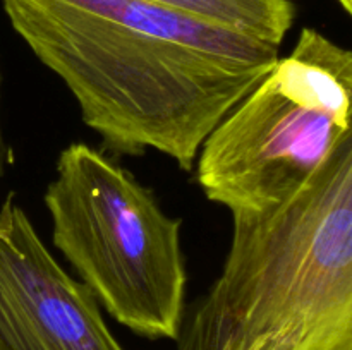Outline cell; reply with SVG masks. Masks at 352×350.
<instances>
[{
	"label": "cell",
	"mask_w": 352,
	"mask_h": 350,
	"mask_svg": "<svg viewBox=\"0 0 352 350\" xmlns=\"http://www.w3.org/2000/svg\"><path fill=\"white\" fill-rule=\"evenodd\" d=\"M113 154L155 150L195 168L199 148L280 58V47L150 0H2Z\"/></svg>",
	"instance_id": "cell-1"
},
{
	"label": "cell",
	"mask_w": 352,
	"mask_h": 350,
	"mask_svg": "<svg viewBox=\"0 0 352 350\" xmlns=\"http://www.w3.org/2000/svg\"><path fill=\"white\" fill-rule=\"evenodd\" d=\"M222 273L177 350H352V137L282 205L232 215Z\"/></svg>",
	"instance_id": "cell-2"
},
{
	"label": "cell",
	"mask_w": 352,
	"mask_h": 350,
	"mask_svg": "<svg viewBox=\"0 0 352 350\" xmlns=\"http://www.w3.org/2000/svg\"><path fill=\"white\" fill-rule=\"evenodd\" d=\"M43 201L52 242L96 302L138 335L177 340L188 287L182 220L119 161L81 141L58 153Z\"/></svg>",
	"instance_id": "cell-3"
},
{
	"label": "cell",
	"mask_w": 352,
	"mask_h": 350,
	"mask_svg": "<svg viewBox=\"0 0 352 350\" xmlns=\"http://www.w3.org/2000/svg\"><path fill=\"white\" fill-rule=\"evenodd\" d=\"M351 96L349 48L302 27L291 54L203 141L199 187L232 215L282 205L352 137Z\"/></svg>",
	"instance_id": "cell-4"
},
{
	"label": "cell",
	"mask_w": 352,
	"mask_h": 350,
	"mask_svg": "<svg viewBox=\"0 0 352 350\" xmlns=\"http://www.w3.org/2000/svg\"><path fill=\"white\" fill-rule=\"evenodd\" d=\"M0 350H124L9 192L0 206Z\"/></svg>",
	"instance_id": "cell-5"
},
{
	"label": "cell",
	"mask_w": 352,
	"mask_h": 350,
	"mask_svg": "<svg viewBox=\"0 0 352 350\" xmlns=\"http://www.w3.org/2000/svg\"><path fill=\"white\" fill-rule=\"evenodd\" d=\"M280 47L294 24L292 0H150Z\"/></svg>",
	"instance_id": "cell-6"
},
{
	"label": "cell",
	"mask_w": 352,
	"mask_h": 350,
	"mask_svg": "<svg viewBox=\"0 0 352 350\" xmlns=\"http://www.w3.org/2000/svg\"><path fill=\"white\" fill-rule=\"evenodd\" d=\"M0 112H2V67H0ZM7 163H10V151L3 137L2 119H0V178L6 174Z\"/></svg>",
	"instance_id": "cell-7"
},
{
	"label": "cell",
	"mask_w": 352,
	"mask_h": 350,
	"mask_svg": "<svg viewBox=\"0 0 352 350\" xmlns=\"http://www.w3.org/2000/svg\"><path fill=\"white\" fill-rule=\"evenodd\" d=\"M248 350H270V345L267 343V340L260 338V340H256V342H254Z\"/></svg>",
	"instance_id": "cell-8"
},
{
	"label": "cell",
	"mask_w": 352,
	"mask_h": 350,
	"mask_svg": "<svg viewBox=\"0 0 352 350\" xmlns=\"http://www.w3.org/2000/svg\"><path fill=\"white\" fill-rule=\"evenodd\" d=\"M337 2H339V5L342 7L347 14L352 12V0H337Z\"/></svg>",
	"instance_id": "cell-9"
}]
</instances>
